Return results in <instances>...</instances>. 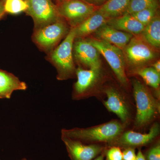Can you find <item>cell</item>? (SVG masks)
<instances>
[{
	"label": "cell",
	"instance_id": "cell-1",
	"mask_svg": "<svg viewBox=\"0 0 160 160\" xmlns=\"http://www.w3.org/2000/svg\"><path fill=\"white\" fill-rule=\"evenodd\" d=\"M126 126L121 121L112 120L88 128L62 129L61 133L62 137L78 140L85 144L105 143L109 147L124 132Z\"/></svg>",
	"mask_w": 160,
	"mask_h": 160
},
{
	"label": "cell",
	"instance_id": "cell-2",
	"mask_svg": "<svg viewBox=\"0 0 160 160\" xmlns=\"http://www.w3.org/2000/svg\"><path fill=\"white\" fill-rule=\"evenodd\" d=\"M132 85L136 106L134 127L137 129H142L149 125L159 115V100L139 80L132 79Z\"/></svg>",
	"mask_w": 160,
	"mask_h": 160
},
{
	"label": "cell",
	"instance_id": "cell-3",
	"mask_svg": "<svg viewBox=\"0 0 160 160\" xmlns=\"http://www.w3.org/2000/svg\"><path fill=\"white\" fill-rule=\"evenodd\" d=\"M76 38L75 28H71L65 39L49 53L47 59L55 67L57 79L63 81L76 76V67L72 48Z\"/></svg>",
	"mask_w": 160,
	"mask_h": 160
},
{
	"label": "cell",
	"instance_id": "cell-4",
	"mask_svg": "<svg viewBox=\"0 0 160 160\" xmlns=\"http://www.w3.org/2000/svg\"><path fill=\"white\" fill-rule=\"evenodd\" d=\"M122 51L126 68L131 73L154 62L158 57V49L150 46L141 35L133 36Z\"/></svg>",
	"mask_w": 160,
	"mask_h": 160
},
{
	"label": "cell",
	"instance_id": "cell-5",
	"mask_svg": "<svg viewBox=\"0 0 160 160\" xmlns=\"http://www.w3.org/2000/svg\"><path fill=\"white\" fill-rule=\"evenodd\" d=\"M89 40L106 60L121 86L127 88L129 80L126 75V62L122 50L102 40L90 38Z\"/></svg>",
	"mask_w": 160,
	"mask_h": 160
},
{
	"label": "cell",
	"instance_id": "cell-6",
	"mask_svg": "<svg viewBox=\"0 0 160 160\" xmlns=\"http://www.w3.org/2000/svg\"><path fill=\"white\" fill-rule=\"evenodd\" d=\"M76 76L77 81L73 85L72 99L82 100L98 93L103 78L102 68L86 69L78 66L76 70Z\"/></svg>",
	"mask_w": 160,
	"mask_h": 160
},
{
	"label": "cell",
	"instance_id": "cell-7",
	"mask_svg": "<svg viewBox=\"0 0 160 160\" xmlns=\"http://www.w3.org/2000/svg\"><path fill=\"white\" fill-rule=\"evenodd\" d=\"M70 29L65 20L62 18L52 24L34 30L32 41L39 49L48 53L57 46Z\"/></svg>",
	"mask_w": 160,
	"mask_h": 160
},
{
	"label": "cell",
	"instance_id": "cell-8",
	"mask_svg": "<svg viewBox=\"0 0 160 160\" xmlns=\"http://www.w3.org/2000/svg\"><path fill=\"white\" fill-rule=\"evenodd\" d=\"M28 5L26 13L30 16L34 24V30L55 22L62 18L57 6L52 0H26Z\"/></svg>",
	"mask_w": 160,
	"mask_h": 160
},
{
	"label": "cell",
	"instance_id": "cell-9",
	"mask_svg": "<svg viewBox=\"0 0 160 160\" xmlns=\"http://www.w3.org/2000/svg\"><path fill=\"white\" fill-rule=\"evenodd\" d=\"M57 7L60 15L71 28L79 25L98 9L85 0H62Z\"/></svg>",
	"mask_w": 160,
	"mask_h": 160
},
{
	"label": "cell",
	"instance_id": "cell-10",
	"mask_svg": "<svg viewBox=\"0 0 160 160\" xmlns=\"http://www.w3.org/2000/svg\"><path fill=\"white\" fill-rule=\"evenodd\" d=\"M102 92L106 95V100L103 104L108 111L117 115L124 125H128L132 120L131 104L123 92L112 86L104 87Z\"/></svg>",
	"mask_w": 160,
	"mask_h": 160
},
{
	"label": "cell",
	"instance_id": "cell-11",
	"mask_svg": "<svg viewBox=\"0 0 160 160\" xmlns=\"http://www.w3.org/2000/svg\"><path fill=\"white\" fill-rule=\"evenodd\" d=\"M74 62L84 69L102 68L100 53L89 39L75 38L72 48Z\"/></svg>",
	"mask_w": 160,
	"mask_h": 160
},
{
	"label": "cell",
	"instance_id": "cell-12",
	"mask_svg": "<svg viewBox=\"0 0 160 160\" xmlns=\"http://www.w3.org/2000/svg\"><path fill=\"white\" fill-rule=\"evenodd\" d=\"M160 129L159 125L156 122L152 125L148 133H140L132 130L123 132L110 146H117L124 149L129 147L135 149L147 146L158 136Z\"/></svg>",
	"mask_w": 160,
	"mask_h": 160
},
{
	"label": "cell",
	"instance_id": "cell-13",
	"mask_svg": "<svg viewBox=\"0 0 160 160\" xmlns=\"http://www.w3.org/2000/svg\"><path fill=\"white\" fill-rule=\"evenodd\" d=\"M71 160H92L105 151L107 147L101 144H85L78 141L62 137Z\"/></svg>",
	"mask_w": 160,
	"mask_h": 160
},
{
	"label": "cell",
	"instance_id": "cell-14",
	"mask_svg": "<svg viewBox=\"0 0 160 160\" xmlns=\"http://www.w3.org/2000/svg\"><path fill=\"white\" fill-rule=\"evenodd\" d=\"M95 35L97 39L106 41L122 50L133 36L130 33L115 29L108 24L98 29L95 32Z\"/></svg>",
	"mask_w": 160,
	"mask_h": 160
},
{
	"label": "cell",
	"instance_id": "cell-15",
	"mask_svg": "<svg viewBox=\"0 0 160 160\" xmlns=\"http://www.w3.org/2000/svg\"><path fill=\"white\" fill-rule=\"evenodd\" d=\"M109 19L98 9L79 25L74 27L75 38H84L94 33L101 27L107 24Z\"/></svg>",
	"mask_w": 160,
	"mask_h": 160
},
{
	"label": "cell",
	"instance_id": "cell-16",
	"mask_svg": "<svg viewBox=\"0 0 160 160\" xmlns=\"http://www.w3.org/2000/svg\"><path fill=\"white\" fill-rule=\"evenodd\" d=\"M27 84L14 75L0 69V99H9L13 92L26 90Z\"/></svg>",
	"mask_w": 160,
	"mask_h": 160
},
{
	"label": "cell",
	"instance_id": "cell-17",
	"mask_svg": "<svg viewBox=\"0 0 160 160\" xmlns=\"http://www.w3.org/2000/svg\"><path fill=\"white\" fill-rule=\"evenodd\" d=\"M118 29L132 34L138 35L142 33L145 26L139 22L131 14H124L118 17L109 19L107 24Z\"/></svg>",
	"mask_w": 160,
	"mask_h": 160
},
{
	"label": "cell",
	"instance_id": "cell-18",
	"mask_svg": "<svg viewBox=\"0 0 160 160\" xmlns=\"http://www.w3.org/2000/svg\"><path fill=\"white\" fill-rule=\"evenodd\" d=\"M145 41L156 49L160 47V18L159 13L145 26L141 34Z\"/></svg>",
	"mask_w": 160,
	"mask_h": 160
},
{
	"label": "cell",
	"instance_id": "cell-19",
	"mask_svg": "<svg viewBox=\"0 0 160 160\" xmlns=\"http://www.w3.org/2000/svg\"><path fill=\"white\" fill-rule=\"evenodd\" d=\"M130 0H108L98 10L109 18L118 17L125 14Z\"/></svg>",
	"mask_w": 160,
	"mask_h": 160
},
{
	"label": "cell",
	"instance_id": "cell-20",
	"mask_svg": "<svg viewBox=\"0 0 160 160\" xmlns=\"http://www.w3.org/2000/svg\"><path fill=\"white\" fill-rule=\"evenodd\" d=\"M132 74L139 76L147 85L155 89L160 94V73L152 67L146 66L140 68L133 72Z\"/></svg>",
	"mask_w": 160,
	"mask_h": 160
},
{
	"label": "cell",
	"instance_id": "cell-21",
	"mask_svg": "<svg viewBox=\"0 0 160 160\" xmlns=\"http://www.w3.org/2000/svg\"><path fill=\"white\" fill-rule=\"evenodd\" d=\"M159 6H152L131 14L133 18L146 26L158 13Z\"/></svg>",
	"mask_w": 160,
	"mask_h": 160
},
{
	"label": "cell",
	"instance_id": "cell-22",
	"mask_svg": "<svg viewBox=\"0 0 160 160\" xmlns=\"http://www.w3.org/2000/svg\"><path fill=\"white\" fill-rule=\"evenodd\" d=\"M159 6L158 0H130L125 14H132L152 6Z\"/></svg>",
	"mask_w": 160,
	"mask_h": 160
},
{
	"label": "cell",
	"instance_id": "cell-23",
	"mask_svg": "<svg viewBox=\"0 0 160 160\" xmlns=\"http://www.w3.org/2000/svg\"><path fill=\"white\" fill-rule=\"evenodd\" d=\"M28 5L26 0H5L4 9L6 13L18 14L26 11Z\"/></svg>",
	"mask_w": 160,
	"mask_h": 160
},
{
	"label": "cell",
	"instance_id": "cell-24",
	"mask_svg": "<svg viewBox=\"0 0 160 160\" xmlns=\"http://www.w3.org/2000/svg\"><path fill=\"white\" fill-rule=\"evenodd\" d=\"M105 156L106 160H122V152L118 146H109L105 151Z\"/></svg>",
	"mask_w": 160,
	"mask_h": 160
},
{
	"label": "cell",
	"instance_id": "cell-25",
	"mask_svg": "<svg viewBox=\"0 0 160 160\" xmlns=\"http://www.w3.org/2000/svg\"><path fill=\"white\" fill-rule=\"evenodd\" d=\"M145 158L146 160H160L159 143H158L149 149L146 152Z\"/></svg>",
	"mask_w": 160,
	"mask_h": 160
},
{
	"label": "cell",
	"instance_id": "cell-26",
	"mask_svg": "<svg viewBox=\"0 0 160 160\" xmlns=\"http://www.w3.org/2000/svg\"><path fill=\"white\" fill-rule=\"evenodd\" d=\"M122 160H136V154L135 149L133 148H126L122 152Z\"/></svg>",
	"mask_w": 160,
	"mask_h": 160
},
{
	"label": "cell",
	"instance_id": "cell-27",
	"mask_svg": "<svg viewBox=\"0 0 160 160\" xmlns=\"http://www.w3.org/2000/svg\"><path fill=\"white\" fill-rule=\"evenodd\" d=\"M5 0H0V20L3 18L6 12L4 9Z\"/></svg>",
	"mask_w": 160,
	"mask_h": 160
},
{
	"label": "cell",
	"instance_id": "cell-28",
	"mask_svg": "<svg viewBox=\"0 0 160 160\" xmlns=\"http://www.w3.org/2000/svg\"><path fill=\"white\" fill-rule=\"evenodd\" d=\"M151 67H152L154 69H155L158 72L160 73V61L159 60L154 62L151 65Z\"/></svg>",
	"mask_w": 160,
	"mask_h": 160
},
{
	"label": "cell",
	"instance_id": "cell-29",
	"mask_svg": "<svg viewBox=\"0 0 160 160\" xmlns=\"http://www.w3.org/2000/svg\"><path fill=\"white\" fill-rule=\"evenodd\" d=\"M136 160H146L145 155L143 154L142 150L140 149H139L137 154H136Z\"/></svg>",
	"mask_w": 160,
	"mask_h": 160
},
{
	"label": "cell",
	"instance_id": "cell-30",
	"mask_svg": "<svg viewBox=\"0 0 160 160\" xmlns=\"http://www.w3.org/2000/svg\"><path fill=\"white\" fill-rule=\"evenodd\" d=\"M105 151L103 152L101 154L92 160H104V157H105Z\"/></svg>",
	"mask_w": 160,
	"mask_h": 160
},
{
	"label": "cell",
	"instance_id": "cell-31",
	"mask_svg": "<svg viewBox=\"0 0 160 160\" xmlns=\"http://www.w3.org/2000/svg\"><path fill=\"white\" fill-rule=\"evenodd\" d=\"M85 1L88 2L94 5L95 3L100 2H102V1H105V0H85Z\"/></svg>",
	"mask_w": 160,
	"mask_h": 160
},
{
	"label": "cell",
	"instance_id": "cell-32",
	"mask_svg": "<svg viewBox=\"0 0 160 160\" xmlns=\"http://www.w3.org/2000/svg\"><path fill=\"white\" fill-rule=\"evenodd\" d=\"M21 160H27V159L26 158H23Z\"/></svg>",
	"mask_w": 160,
	"mask_h": 160
},
{
	"label": "cell",
	"instance_id": "cell-33",
	"mask_svg": "<svg viewBox=\"0 0 160 160\" xmlns=\"http://www.w3.org/2000/svg\"><path fill=\"white\" fill-rule=\"evenodd\" d=\"M59 1L61 2V1H62V0H59Z\"/></svg>",
	"mask_w": 160,
	"mask_h": 160
}]
</instances>
